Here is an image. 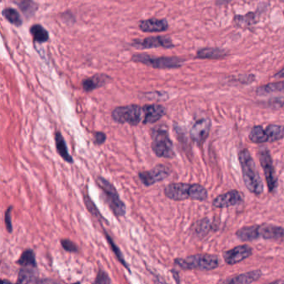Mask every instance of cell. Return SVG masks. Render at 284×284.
Instances as JSON below:
<instances>
[{"mask_svg":"<svg viewBox=\"0 0 284 284\" xmlns=\"http://www.w3.org/2000/svg\"><path fill=\"white\" fill-rule=\"evenodd\" d=\"M54 139H55L56 148H57L58 154L60 155L62 160L66 161V162L73 164L74 160H73L71 155L69 153L67 144H66V142H65L62 134L60 132H58V131L56 132L55 134H54Z\"/></svg>","mask_w":284,"mask_h":284,"instance_id":"obj_19","label":"cell"},{"mask_svg":"<svg viewBox=\"0 0 284 284\" xmlns=\"http://www.w3.org/2000/svg\"><path fill=\"white\" fill-rule=\"evenodd\" d=\"M252 254V247L247 245H241L224 253V258L227 264L234 265L247 259Z\"/></svg>","mask_w":284,"mask_h":284,"instance_id":"obj_11","label":"cell"},{"mask_svg":"<svg viewBox=\"0 0 284 284\" xmlns=\"http://www.w3.org/2000/svg\"><path fill=\"white\" fill-rule=\"evenodd\" d=\"M97 184L103 190L105 200L113 214L117 217H123L126 214V206L122 201L116 187L109 181L103 177L97 178Z\"/></svg>","mask_w":284,"mask_h":284,"instance_id":"obj_5","label":"cell"},{"mask_svg":"<svg viewBox=\"0 0 284 284\" xmlns=\"http://www.w3.org/2000/svg\"><path fill=\"white\" fill-rule=\"evenodd\" d=\"M256 92L259 95H267L273 92H284V81L268 83L259 87Z\"/></svg>","mask_w":284,"mask_h":284,"instance_id":"obj_27","label":"cell"},{"mask_svg":"<svg viewBox=\"0 0 284 284\" xmlns=\"http://www.w3.org/2000/svg\"><path fill=\"white\" fill-rule=\"evenodd\" d=\"M274 78H277V79L284 78V68L280 70V71L277 72V74H275Z\"/></svg>","mask_w":284,"mask_h":284,"instance_id":"obj_37","label":"cell"},{"mask_svg":"<svg viewBox=\"0 0 284 284\" xmlns=\"http://www.w3.org/2000/svg\"><path fill=\"white\" fill-rule=\"evenodd\" d=\"M40 282V280H38L35 272L31 269L22 268L19 272V276L17 279V283H36Z\"/></svg>","mask_w":284,"mask_h":284,"instance_id":"obj_28","label":"cell"},{"mask_svg":"<svg viewBox=\"0 0 284 284\" xmlns=\"http://www.w3.org/2000/svg\"><path fill=\"white\" fill-rule=\"evenodd\" d=\"M262 276V273L259 270L252 271L248 273H243V274L238 275L236 277L226 280L225 282L229 283L240 284V283H251L259 279Z\"/></svg>","mask_w":284,"mask_h":284,"instance_id":"obj_20","label":"cell"},{"mask_svg":"<svg viewBox=\"0 0 284 284\" xmlns=\"http://www.w3.org/2000/svg\"><path fill=\"white\" fill-rule=\"evenodd\" d=\"M228 55L224 49L218 48H204L197 52L196 58L201 59H220Z\"/></svg>","mask_w":284,"mask_h":284,"instance_id":"obj_18","label":"cell"},{"mask_svg":"<svg viewBox=\"0 0 284 284\" xmlns=\"http://www.w3.org/2000/svg\"><path fill=\"white\" fill-rule=\"evenodd\" d=\"M164 194L167 198L174 201H182L187 199L203 201L208 197L205 187L196 183H171L164 188Z\"/></svg>","mask_w":284,"mask_h":284,"instance_id":"obj_2","label":"cell"},{"mask_svg":"<svg viewBox=\"0 0 284 284\" xmlns=\"http://www.w3.org/2000/svg\"><path fill=\"white\" fill-rule=\"evenodd\" d=\"M133 47L136 49H154V48H165L171 49L173 45L171 39L167 36H152L143 40H135L133 41Z\"/></svg>","mask_w":284,"mask_h":284,"instance_id":"obj_10","label":"cell"},{"mask_svg":"<svg viewBox=\"0 0 284 284\" xmlns=\"http://www.w3.org/2000/svg\"><path fill=\"white\" fill-rule=\"evenodd\" d=\"M17 264L23 267L28 268H36L37 262L35 258V254L32 249H26L23 254H21L20 258L17 261Z\"/></svg>","mask_w":284,"mask_h":284,"instance_id":"obj_25","label":"cell"},{"mask_svg":"<svg viewBox=\"0 0 284 284\" xmlns=\"http://www.w3.org/2000/svg\"><path fill=\"white\" fill-rule=\"evenodd\" d=\"M13 209V206H10L9 208L5 211V226H6V229H7V231L11 234L12 231H13V225H12V220H11V211Z\"/></svg>","mask_w":284,"mask_h":284,"instance_id":"obj_34","label":"cell"},{"mask_svg":"<svg viewBox=\"0 0 284 284\" xmlns=\"http://www.w3.org/2000/svg\"><path fill=\"white\" fill-rule=\"evenodd\" d=\"M210 128L211 121L208 118H202L197 121L190 130L191 139L198 144H201L208 138Z\"/></svg>","mask_w":284,"mask_h":284,"instance_id":"obj_12","label":"cell"},{"mask_svg":"<svg viewBox=\"0 0 284 284\" xmlns=\"http://www.w3.org/2000/svg\"><path fill=\"white\" fill-rule=\"evenodd\" d=\"M3 16L7 19L10 23L16 27H20L23 24V21L21 19L20 14L15 9L6 8L3 10Z\"/></svg>","mask_w":284,"mask_h":284,"instance_id":"obj_29","label":"cell"},{"mask_svg":"<svg viewBox=\"0 0 284 284\" xmlns=\"http://www.w3.org/2000/svg\"><path fill=\"white\" fill-rule=\"evenodd\" d=\"M3 282H5V283H11L10 281H8V280H3Z\"/></svg>","mask_w":284,"mask_h":284,"instance_id":"obj_39","label":"cell"},{"mask_svg":"<svg viewBox=\"0 0 284 284\" xmlns=\"http://www.w3.org/2000/svg\"><path fill=\"white\" fill-rule=\"evenodd\" d=\"M171 173V169L164 164H157L148 171L139 173V178L144 186H151L166 179Z\"/></svg>","mask_w":284,"mask_h":284,"instance_id":"obj_9","label":"cell"},{"mask_svg":"<svg viewBox=\"0 0 284 284\" xmlns=\"http://www.w3.org/2000/svg\"><path fill=\"white\" fill-rule=\"evenodd\" d=\"M267 141L275 142L282 139L284 137V126L271 124L265 129Z\"/></svg>","mask_w":284,"mask_h":284,"instance_id":"obj_22","label":"cell"},{"mask_svg":"<svg viewBox=\"0 0 284 284\" xmlns=\"http://www.w3.org/2000/svg\"><path fill=\"white\" fill-rule=\"evenodd\" d=\"M143 124H150L160 120L166 114V109L160 104H148L143 106Z\"/></svg>","mask_w":284,"mask_h":284,"instance_id":"obj_13","label":"cell"},{"mask_svg":"<svg viewBox=\"0 0 284 284\" xmlns=\"http://www.w3.org/2000/svg\"><path fill=\"white\" fill-rule=\"evenodd\" d=\"M236 235L240 240L244 241V242L255 240L259 238L257 226L245 227L243 229H239L236 233Z\"/></svg>","mask_w":284,"mask_h":284,"instance_id":"obj_26","label":"cell"},{"mask_svg":"<svg viewBox=\"0 0 284 284\" xmlns=\"http://www.w3.org/2000/svg\"><path fill=\"white\" fill-rule=\"evenodd\" d=\"M30 34L34 41L37 42L39 44L46 43L49 39V33L40 24H34L31 26Z\"/></svg>","mask_w":284,"mask_h":284,"instance_id":"obj_23","label":"cell"},{"mask_svg":"<svg viewBox=\"0 0 284 284\" xmlns=\"http://www.w3.org/2000/svg\"><path fill=\"white\" fill-rule=\"evenodd\" d=\"M112 281L109 278V275L107 274L104 270L100 269L98 273L97 277L95 279L94 283H111Z\"/></svg>","mask_w":284,"mask_h":284,"instance_id":"obj_35","label":"cell"},{"mask_svg":"<svg viewBox=\"0 0 284 284\" xmlns=\"http://www.w3.org/2000/svg\"><path fill=\"white\" fill-rule=\"evenodd\" d=\"M110 79H111L110 77L108 76L106 74H95L90 78L84 79L82 83V86H83V90L85 92H91V91L100 88L102 86L105 85L107 82Z\"/></svg>","mask_w":284,"mask_h":284,"instance_id":"obj_17","label":"cell"},{"mask_svg":"<svg viewBox=\"0 0 284 284\" xmlns=\"http://www.w3.org/2000/svg\"><path fill=\"white\" fill-rule=\"evenodd\" d=\"M14 3L28 19L34 16L38 10V5L33 0H15Z\"/></svg>","mask_w":284,"mask_h":284,"instance_id":"obj_21","label":"cell"},{"mask_svg":"<svg viewBox=\"0 0 284 284\" xmlns=\"http://www.w3.org/2000/svg\"><path fill=\"white\" fill-rule=\"evenodd\" d=\"M242 201H243L242 194L236 190H233L217 196L213 200V204L216 208H224L237 205L238 203H242Z\"/></svg>","mask_w":284,"mask_h":284,"instance_id":"obj_14","label":"cell"},{"mask_svg":"<svg viewBox=\"0 0 284 284\" xmlns=\"http://www.w3.org/2000/svg\"><path fill=\"white\" fill-rule=\"evenodd\" d=\"M177 265L185 270L210 271L218 267V258L212 254H196L187 257V259H177L174 260Z\"/></svg>","mask_w":284,"mask_h":284,"instance_id":"obj_4","label":"cell"},{"mask_svg":"<svg viewBox=\"0 0 284 284\" xmlns=\"http://www.w3.org/2000/svg\"><path fill=\"white\" fill-rule=\"evenodd\" d=\"M139 28L144 33H161L169 28L166 19H148L139 22Z\"/></svg>","mask_w":284,"mask_h":284,"instance_id":"obj_15","label":"cell"},{"mask_svg":"<svg viewBox=\"0 0 284 284\" xmlns=\"http://www.w3.org/2000/svg\"><path fill=\"white\" fill-rule=\"evenodd\" d=\"M259 160L264 170L266 182L268 184L269 192H274L277 187V180L273 168V160L270 152L267 148H262L259 152Z\"/></svg>","mask_w":284,"mask_h":284,"instance_id":"obj_8","label":"cell"},{"mask_svg":"<svg viewBox=\"0 0 284 284\" xmlns=\"http://www.w3.org/2000/svg\"><path fill=\"white\" fill-rule=\"evenodd\" d=\"M232 1H234V0H217V5H224L226 3L232 2Z\"/></svg>","mask_w":284,"mask_h":284,"instance_id":"obj_38","label":"cell"},{"mask_svg":"<svg viewBox=\"0 0 284 284\" xmlns=\"http://www.w3.org/2000/svg\"><path fill=\"white\" fill-rule=\"evenodd\" d=\"M152 149L155 155L160 157L173 159L175 156L173 142L169 138V131L165 126L153 128L151 132Z\"/></svg>","mask_w":284,"mask_h":284,"instance_id":"obj_3","label":"cell"},{"mask_svg":"<svg viewBox=\"0 0 284 284\" xmlns=\"http://www.w3.org/2000/svg\"><path fill=\"white\" fill-rule=\"evenodd\" d=\"M249 139L254 143H264L267 141L265 130L262 126H255L253 128L249 134Z\"/></svg>","mask_w":284,"mask_h":284,"instance_id":"obj_30","label":"cell"},{"mask_svg":"<svg viewBox=\"0 0 284 284\" xmlns=\"http://www.w3.org/2000/svg\"><path fill=\"white\" fill-rule=\"evenodd\" d=\"M257 229H258L259 238L273 239V240H278L284 238V229L280 227L273 226L270 224H263L260 226H257Z\"/></svg>","mask_w":284,"mask_h":284,"instance_id":"obj_16","label":"cell"},{"mask_svg":"<svg viewBox=\"0 0 284 284\" xmlns=\"http://www.w3.org/2000/svg\"><path fill=\"white\" fill-rule=\"evenodd\" d=\"M132 60L160 70L178 69L180 68L184 62L183 59L178 57H154L147 53L134 54L133 55Z\"/></svg>","mask_w":284,"mask_h":284,"instance_id":"obj_6","label":"cell"},{"mask_svg":"<svg viewBox=\"0 0 284 284\" xmlns=\"http://www.w3.org/2000/svg\"><path fill=\"white\" fill-rule=\"evenodd\" d=\"M239 162L245 186L250 192L255 195H260L264 192V184L252 156L247 149H243L239 152Z\"/></svg>","mask_w":284,"mask_h":284,"instance_id":"obj_1","label":"cell"},{"mask_svg":"<svg viewBox=\"0 0 284 284\" xmlns=\"http://www.w3.org/2000/svg\"><path fill=\"white\" fill-rule=\"evenodd\" d=\"M259 16L257 12L248 13L246 15H238L234 18V23L239 27H250L258 22Z\"/></svg>","mask_w":284,"mask_h":284,"instance_id":"obj_24","label":"cell"},{"mask_svg":"<svg viewBox=\"0 0 284 284\" xmlns=\"http://www.w3.org/2000/svg\"><path fill=\"white\" fill-rule=\"evenodd\" d=\"M94 136V143L98 145H101L104 142L106 141V134L103 132H94L93 133Z\"/></svg>","mask_w":284,"mask_h":284,"instance_id":"obj_36","label":"cell"},{"mask_svg":"<svg viewBox=\"0 0 284 284\" xmlns=\"http://www.w3.org/2000/svg\"><path fill=\"white\" fill-rule=\"evenodd\" d=\"M104 234H105L106 239L108 240V242H109V245H110V247H111L112 250H113V252L114 253L116 257H117V259H118V261L120 262L121 264H122V266H123L124 268H127L128 271H129L130 273H131L130 267L128 265L127 262L125 261L124 259H123V256H122V253H121L120 249L118 248V246H117L116 243H114V241L113 240V238L109 235L108 233H106L105 230H104Z\"/></svg>","mask_w":284,"mask_h":284,"instance_id":"obj_31","label":"cell"},{"mask_svg":"<svg viewBox=\"0 0 284 284\" xmlns=\"http://www.w3.org/2000/svg\"><path fill=\"white\" fill-rule=\"evenodd\" d=\"M112 118L118 123H129L136 126L143 122V107L136 104L117 107L112 112Z\"/></svg>","mask_w":284,"mask_h":284,"instance_id":"obj_7","label":"cell"},{"mask_svg":"<svg viewBox=\"0 0 284 284\" xmlns=\"http://www.w3.org/2000/svg\"><path fill=\"white\" fill-rule=\"evenodd\" d=\"M61 245L62 248L69 253H79V247H77V245L72 242L70 239H61Z\"/></svg>","mask_w":284,"mask_h":284,"instance_id":"obj_33","label":"cell"},{"mask_svg":"<svg viewBox=\"0 0 284 284\" xmlns=\"http://www.w3.org/2000/svg\"><path fill=\"white\" fill-rule=\"evenodd\" d=\"M83 199H84L86 208H88V210L90 212L92 216H94V217H97L99 219H103L104 220V221H106V220L104 219V217L102 216L101 213L99 212L97 207L95 206L94 203H92V200L89 199V197H88V195H85Z\"/></svg>","mask_w":284,"mask_h":284,"instance_id":"obj_32","label":"cell"}]
</instances>
